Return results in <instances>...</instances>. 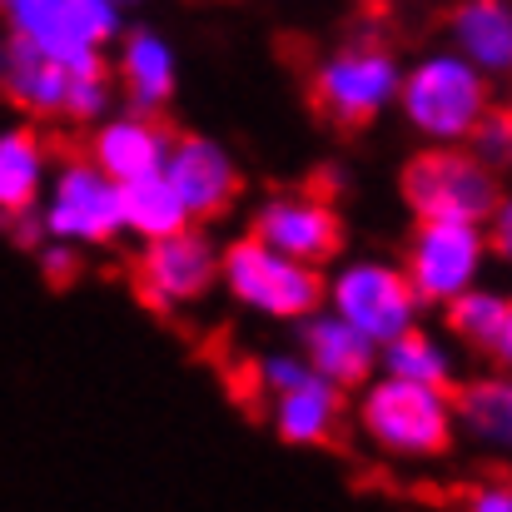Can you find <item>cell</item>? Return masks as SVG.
I'll use <instances>...</instances> for the list:
<instances>
[{
    "mask_svg": "<svg viewBox=\"0 0 512 512\" xmlns=\"http://www.w3.org/2000/svg\"><path fill=\"white\" fill-rule=\"evenodd\" d=\"M40 274L50 279V289H65L80 279V249L65 239H45L40 244Z\"/></svg>",
    "mask_w": 512,
    "mask_h": 512,
    "instance_id": "484cf974",
    "label": "cell"
},
{
    "mask_svg": "<svg viewBox=\"0 0 512 512\" xmlns=\"http://www.w3.org/2000/svg\"><path fill=\"white\" fill-rule=\"evenodd\" d=\"M254 234L304 264H324L343 249L339 209L324 194H274L254 214Z\"/></svg>",
    "mask_w": 512,
    "mask_h": 512,
    "instance_id": "7c38bea8",
    "label": "cell"
},
{
    "mask_svg": "<svg viewBox=\"0 0 512 512\" xmlns=\"http://www.w3.org/2000/svg\"><path fill=\"white\" fill-rule=\"evenodd\" d=\"M358 428L363 438L398 463H433L453 448L458 438V408L448 398V388L438 383H413L398 373L368 378L358 383Z\"/></svg>",
    "mask_w": 512,
    "mask_h": 512,
    "instance_id": "6da1fadb",
    "label": "cell"
},
{
    "mask_svg": "<svg viewBox=\"0 0 512 512\" xmlns=\"http://www.w3.org/2000/svg\"><path fill=\"white\" fill-rule=\"evenodd\" d=\"M115 5H120V10H125V5H140V0H115Z\"/></svg>",
    "mask_w": 512,
    "mask_h": 512,
    "instance_id": "d6a6232c",
    "label": "cell"
},
{
    "mask_svg": "<svg viewBox=\"0 0 512 512\" xmlns=\"http://www.w3.org/2000/svg\"><path fill=\"white\" fill-rule=\"evenodd\" d=\"M314 368L304 363V353H269L264 363H259V388L264 393H279V388H289V383H299V378H309Z\"/></svg>",
    "mask_w": 512,
    "mask_h": 512,
    "instance_id": "4316f807",
    "label": "cell"
},
{
    "mask_svg": "<svg viewBox=\"0 0 512 512\" xmlns=\"http://www.w3.org/2000/svg\"><path fill=\"white\" fill-rule=\"evenodd\" d=\"M324 304L373 343H388L393 334L413 329L423 309L408 274L383 259H348L343 269H334V279H324Z\"/></svg>",
    "mask_w": 512,
    "mask_h": 512,
    "instance_id": "ba28073f",
    "label": "cell"
},
{
    "mask_svg": "<svg viewBox=\"0 0 512 512\" xmlns=\"http://www.w3.org/2000/svg\"><path fill=\"white\" fill-rule=\"evenodd\" d=\"M304 329H299V353H304V363L319 373V378H329V383H339V388H358V383H368L373 378V368H378V343L368 339V334H358L353 324H343L339 314L329 309V314H304L299 319Z\"/></svg>",
    "mask_w": 512,
    "mask_h": 512,
    "instance_id": "5bb4252c",
    "label": "cell"
},
{
    "mask_svg": "<svg viewBox=\"0 0 512 512\" xmlns=\"http://www.w3.org/2000/svg\"><path fill=\"white\" fill-rule=\"evenodd\" d=\"M5 50H10V40L0 35V75H5Z\"/></svg>",
    "mask_w": 512,
    "mask_h": 512,
    "instance_id": "1f68e13d",
    "label": "cell"
},
{
    "mask_svg": "<svg viewBox=\"0 0 512 512\" xmlns=\"http://www.w3.org/2000/svg\"><path fill=\"white\" fill-rule=\"evenodd\" d=\"M458 428H468L478 443L512 453V373H493V378H473L458 398Z\"/></svg>",
    "mask_w": 512,
    "mask_h": 512,
    "instance_id": "ffe728a7",
    "label": "cell"
},
{
    "mask_svg": "<svg viewBox=\"0 0 512 512\" xmlns=\"http://www.w3.org/2000/svg\"><path fill=\"white\" fill-rule=\"evenodd\" d=\"M5 35L25 40L65 65L105 60V45L120 40L115 0H0Z\"/></svg>",
    "mask_w": 512,
    "mask_h": 512,
    "instance_id": "5b68a950",
    "label": "cell"
},
{
    "mask_svg": "<svg viewBox=\"0 0 512 512\" xmlns=\"http://www.w3.org/2000/svg\"><path fill=\"white\" fill-rule=\"evenodd\" d=\"M269 418H274V433L289 443V448H324L334 443L339 433V418H343V388L309 373L279 393H269Z\"/></svg>",
    "mask_w": 512,
    "mask_h": 512,
    "instance_id": "2e32d148",
    "label": "cell"
},
{
    "mask_svg": "<svg viewBox=\"0 0 512 512\" xmlns=\"http://www.w3.org/2000/svg\"><path fill=\"white\" fill-rule=\"evenodd\" d=\"M483 229H488L493 254L512 259V194H498V204H493V214L483 219Z\"/></svg>",
    "mask_w": 512,
    "mask_h": 512,
    "instance_id": "f1b7e54d",
    "label": "cell"
},
{
    "mask_svg": "<svg viewBox=\"0 0 512 512\" xmlns=\"http://www.w3.org/2000/svg\"><path fill=\"white\" fill-rule=\"evenodd\" d=\"M453 45L488 80L512 75V0H463L453 10Z\"/></svg>",
    "mask_w": 512,
    "mask_h": 512,
    "instance_id": "ac0fdd59",
    "label": "cell"
},
{
    "mask_svg": "<svg viewBox=\"0 0 512 512\" xmlns=\"http://www.w3.org/2000/svg\"><path fill=\"white\" fill-rule=\"evenodd\" d=\"M0 219H5V229H10V239H15L20 249H40V244H45V219H40V204H35V209L0 214Z\"/></svg>",
    "mask_w": 512,
    "mask_h": 512,
    "instance_id": "83f0119b",
    "label": "cell"
},
{
    "mask_svg": "<svg viewBox=\"0 0 512 512\" xmlns=\"http://www.w3.org/2000/svg\"><path fill=\"white\" fill-rule=\"evenodd\" d=\"M503 373H512V299H508V309H503V324H498V334L488 339V348H483Z\"/></svg>",
    "mask_w": 512,
    "mask_h": 512,
    "instance_id": "4dcf8cb0",
    "label": "cell"
},
{
    "mask_svg": "<svg viewBox=\"0 0 512 512\" xmlns=\"http://www.w3.org/2000/svg\"><path fill=\"white\" fill-rule=\"evenodd\" d=\"M463 503L473 512H512V483H478Z\"/></svg>",
    "mask_w": 512,
    "mask_h": 512,
    "instance_id": "f546056e",
    "label": "cell"
},
{
    "mask_svg": "<svg viewBox=\"0 0 512 512\" xmlns=\"http://www.w3.org/2000/svg\"><path fill=\"white\" fill-rule=\"evenodd\" d=\"M50 179V145L35 125L0 130V214L35 209Z\"/></svg>",
    "mask_w": 512,
    "mask_h": 512,
    "instance_id": "d6986e66",
    "label": "cell"
},
{
    "mask_svg": "<svg viewBox=\"0 0 512 512\" xmlns=\"http://www.w3.org/2000/svg\"><path fill=\"white\" fill-rule=\"evenodd\" d=\"M448 329H453V339H463L468 348H488V339L498 334V324H503V309H508V299L503 294H493V289H463V294H453L448 304Z\"/></svg>",
    "mask_w": 512,
    "mask_h": 512,
    "instance_id": "603a6c76",
    "label": "cell"
},
{
    "mask_svg": "<svg viewBox=\"0 0 512 512\" xmlns=\"http://www.w3.org/2000/svg\"><path fill=\"white\" fill-rule=\"evenodd\" d=\"M488 170H512V105H488L463 140Z\"/></svg>",
    "mask_w": 512,
    "mask_h": 512,
    "instance_id": "d4e9b609",
    "label": "cell"
},
{
    "mask_svg": "<svg viewBox=\"0 0 512 512\" xmlns=\"http://www.w3.org/2000/svg\"><path fill=\"white\" fill-rule=\"evenodd\" d=\"M378 368L383 373H398V378H413V383H438V388H448L453 373H458L448 343L423 334L418 324L403 329V334H393L388 343H378Z\"/></svg>",
    "mask_w": 512,
    "mask_h": 512,
    "instance_id": "7402d4cb",
    "label": "cell"
},
{
    "mask_svg": "<svg viewBox=\"0 0 512 512\" xmlns=\"http://www.w3.org/2000/svg\"><path fill=\"white\" fill-rule=\"evenodd\" d=\"M398 80H403V65L383 45H339L334 55L314 65L309 90L324 120L353 130V125L378 120L398 100Z\"/></svg>",
    "mask_w": 512,
    "mask_h": 512,
    "instance_id": "52a82bcc",
    "label": "cell"
},
{
    "mask_svg": "<svg viewBox=\"0 0 512 512\" xmlns=\"http://www.w3.org/2000/svg\"><path fill=\"white\" fill-rule=\"evenodd\" d=\"M120 85L130 95V110H165L179 85V55L160 30H130L120 40Z\"/></svg>",
    "mask_w": 512,
    "mask_h": 512,
    "instance_id": "e0dca14e",
    "label": "cell"
},
{
    "mask_svg": "<svg viewBox=\"0 0 512 512\" xmlns=\"http://www.w3.org/2000/svg\"><path fill=\"white\" fill-rule=\"evenodd\" d=\"M403 199L418 219L483 224L498 204V170H488L468 145H428L403 165Z\"/></svg>",
    "mask_w": 512,
    "mask_h": 512,
    "instance_id": "277c9868",
    "label": "cell"
},
{
    "mask_svg": "<svg viewBox=\"0 0 512 512\" xmlns=\"http://www.w3.org/2000/svg\"><path fill=\"white\" fill-rule=\"evenodd\" d=\"M219 284L229 289L234 304H244L249 314L279 319V324H299L304 314H314L324 304L319 264H304V259L264 244L259 234H244L219 249Z\"/></svg>",
    "mask_w": 512,
    "mask_h": 512,
    "instance_id": "3957f363",
    "label": "cell"
},
{
    "mask_svg": "<svg viewBox=\"0 0 512 512\" xmlns=\"http://www.w3.org/2000/svg\"><path fill=\"white\" fill-rule=\"evenodd\" d=\"M110 70H105V60H95V65H75V75H70V95H65V125H95L100 115H110Z\"/></svg>",
    "mask_w": 512,
    "mask_h": 512,
    "instance_id": "cb8c5ba5",
    "label": "cell"
},
{
    "mask_svg": "<svg viewBox=\"0 0 512 512\" xmlns=\"http://www.w3.org/2000/svg\"><path fill=\"white\" fill-rule=\"evenodd\" d=\"M393 105L403 110L408 130H418L428 145H463L478 115L493 105V90H488V75L468 55L433 50L403 70Z\"/></svg>",
    "mask_w": 512,
    "mask_h": 512,
    "instance_id": "7a4b0ae2",
    "label": "cell"
},
{
    "mask_svg": "<svg viewBox=\"0 0 512 512\" xmlns=\"http://www.w3.org/2000/svg\"><path fill=\"white\" fill-rule=\"evenodd\" d=\"M488 264V234L483 224H463V219H418L413 239H408V284L418 294V304H448L453 294L473 289L483 279Z\"/></svg>",
    "mask_w": 512,
    "mask_h": 512,
    "instance_id": "9c48e42d",
    "label": "cell"
},
{
    "mask_svg": "<svg viewBox=\"0 0 512 512\" xmlns=\"http://www.w3.org/2000/svg\"><path fill=\"white\" fill-rule=\"evenodd\" d=\"M160 174L174 184V194H179V204L189 209L194 224L229 214V204L239 199V165L209 135H179V140H170V155H165Z\"/></svg>",
    "mask_w": 512,
    "mask_h": 512,
    "instance_id": "8fae6325",
    "label": "cell"
},
{
    "mask_svg": "<svg viewBox=\"0 0 512 512\" xmlns=\"http://www.w3.org/2000/svg\"><path fill=\"white\" fill-rule=\"evenodd\" d=\"M170 155V135L165 125H155L145 110H125V115H100L90 130V160L110 174L115 184L160 174Z\"/></svg>",
    "mask_w": 512,
    "mask_h": 512,
    "instance_id": "4fadbf2b",
    "label": "cell"
},
{
    "mask_svg": "<svg viewBox=\"0 0 512 512\" xmlns=\"http://www.w3.org/2000/svg\"><path fill=\"white\" fill-rule=\"evenodd\" d=\"M135 279H140V299L155 314L189 309L219 284V244L194 224L174 229L165 239H145Z\"/></svg>",
    "mask_w": 512,
    "mask_h": 512,
    "instance_id": "30bf717a",
    "label": "cell"
},
{
    "mask_svg": "<svg viewBox=\"0 0 512 512\" xmlns=\"http://www.w3.org/2000/svg\"><path fill=\"white\" fill-rule=\"evenodd\" d=\"M70 75H75V65H65V60H55V55L25 45V40H10L0 95L30 120H60L65 115V95H70Z\"/></svg>",
    "mask_w": 512,
    "mask_h": 512,
    "instance_id": "9a60e30c",
    "label": "cell"
},
{
    "mask_svg": "<svg viewBox=\"0 0 512 512\" xmlns=\"http://www.w3.org/2000/svg\"><path fill=\"white\" fill-rule=\"evenodd\" d=\"M40 219H45V239H65L75 249L110 244V239L125 234L120 184L100 170L90 155H75V160H65L60 170L45 179Z\"/></svg>",
    "mask_w": 512,
    "mask_h": 512,
    "instance_id": "8992f818",
    "label": "cell"
},
{
    "mask_svg": "<svg viewBox=\"0 0 512 512\" xmlns=\"http://www.w3.org/2000/svg\"><path fill=\"white\" fill-rule=\"evenodd\" d=\"M120 204H125V229L140 234V239H165L174 229L194 224L165 174H145V179L120 184Z\"/></svg>",
    "mask_w": 512,
    "mask_h": 512,
    "instance_id": "44dd1931",
    "label": "cell"
}]
</instances>
